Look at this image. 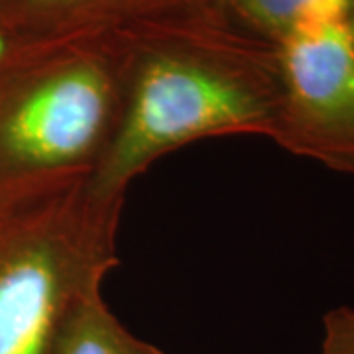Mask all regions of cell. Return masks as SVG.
Returning a JSON list of instances; mask_svg holds the SVG:
<instances>
[{
    "mask_svg": "<svg viewBox=\"0 0 354 354\" xmlns=\"http://www.w3.org/2000/svg\"><path fill=\"white\" fill-rule=\"evenodd\" d=\"M128 32L124 116L88 185L118 199L144 169L207 136H270L281 101L276 46L230 26L211 4Z\"/></svg>",
    "mask_w": 354,
    "mask_h": 354,
    "instance_id": "cell-1",
    "label": "cell"
},
{
    "mask_svg": "<svg viewBox=\"0 0 354 354\" xmlns=\"http://www.w3.org/2000/svg\"><path fill=\"white\" fill-rule=\"evenodd\" d=\"M127 28L16 46L0 64V191L93 176L124 116Z\"/></svg>",
    "mask_w": 354,
    "mask_h": 354,
    "instance_id": "cell-2",
    "label": "cell"
},
{
    "mask_svg": "<svg viewBox=\"0 0 354 354\" xmlns=\"http://www.w3.org/2000/svg\"><path fill=\"white\" fill-rule=\"evenodd\" d=\"M77 176L8 191L0 201V354H53L69 315L118 264L124 197Z\"/></svg>",
    "mask_w": 354,
    "mask_h": 354,
    "instance_id": "cell-3",
    "label": "cell"
},
{
    "mask_svg": "<svg viewBox=\"0 0 354 354\" xmlns=\"http://www.w3.org/2000/svg\"><path fill=\"white\" fill-rule=\"evenodd\" d=\"M281 101L270 138L354 176V41L348 20L311 26L278 48Z\"/></svg>",
    "mask_w": 354,
    "mask_h": 354,
    "instance_id": "cell-4",
    "label": "cell"
},
{
    "mask_svg": "<svg viewBox=\"0 0 354 354\" xmlns=\"http://www.w3.org/2000/svg\"><path fill=\"white\" fill-rule=\"evenodd\" d=\"M211 0H0V28L16 46L120 30Z\"/></svg>",
    "mask_w": 354,
    "mask_h": 354,
    "instance_id": "cell-5",
    "label": "cell"
},
{
    "mask_svg": "<svg viewBox=\"0 0 354 354\" xmlns=\"http://www.w3.org/2000/svg\"><path fill=\"white\" fill-rule=\"evenodd\" d=\"M354 0H211L241 32L279 48L311 26L348 20Z\"/></svg>",
    "mask_w": 354,
    "mask_h": 354,
    "instance_id": "cell-6",
    "label": "cell"
},
{
    "mask_svg": "<svg viewBox=\"0 0 354 354\" xmlns=\"http://www.w3.org/2000/svg\"><path fill=\"white\" fill-rule=\"evenodd\" d=\"M53 354H164L142 341L118 321L102 299L101 290L91 291L69 315Z\"/></svg>",
    "mask_w": 354,
    "mask_h": 354,
    "instance_id": "cell-7",
    "label": "cell"
},
{
    "mask_svg": "<svg viewBox=\"0 0 354 354\" xmlns=\"http://www.w3.org/2000/svg\"><path fill=\"white\" fill-rule=\"evenodd\" d=\"M321 354H354V307H337L325 315Z\"/></svg>",
    "mask_w": 354,
    "mask_h": 354,
    "instance_id": "cell-8",
    "label": "cell"
},
{
    "mask_svg": "<svg viewBox=\"0 0 354 354\" xmlns=\"http://www.w3.org/2000/svg\"><path fill=\"white\" fill-rule=\"evenodd\" d=\"M348 28H351V36H353V41H354V4H353V10H351V16H348Z\"/></svg>",
    "mask_w": 354,
    "mask_h": 354,
    "instance_id": "cell-9",
    "label": "cell"
},
{
    "mask_svg": "<svg viewBox=\"0 0 354 354\" xmlns=\"http://www.w3.org/2000/svg\"><path fill=\"white\" fill-rule=\"evenodd\" d=\"M8 191H12V189H8ZM8 191H0V201H2V199H4V195H6V193H8Z\"/></svg>",
    "mask_w": 354,
    "mask_h": 354,
    "instance_id": "cell-10",
    "label": "cell"
}]
</instances>
